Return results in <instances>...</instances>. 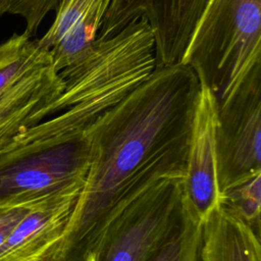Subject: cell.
<instances>
[{"label": "cell", "instance_id": "obj_1", "mask_svg": "<svg viewBox=\"0 0 261 261\" xmlns=\"http://www.w3.org/2000/svg\"><path fill=\"white\" fill-rule=\"evenodd\" d=\"M199 91L190 66H156L93 122L89 170L53 261H85L129 202L161 178L184 177Z\"/></svg>", "mask_w": 261, "mask_h": 261}, {"label": "cell", "instance_id": "obj_2", "mask_svg": "<svg viewBox=\"0 0 261 261\" xmlns=\"http://www.w3.org/2000/svg\"><path fill=\"white\" fill-rule=\"evenodd\" d=\"M132 88L88 74L68 80L57 113L19 134L0 151V206L83 188L91 160L88 129Z\"/></svg>", "mask_w": 261, "mask_h": 261}, {"label": "cell", "instance_id": "obj_3", "mask_svg": "<svg viewBox=\"0 0 261 261\" xmlns=\"http://www.w3.org/2000/svg\"><path fill=\"white\" fill-rule=\"evenodd\" d=\"M220 98L261 66V0H209L181 57Z\"/></svg>", "mask_w": 261, "mask_h": 261}, {"label": "cell", "instance_id": "obj_4", "mask_svg": "<svg viewBox=\"0 0 261 261\" xmlns=\"http://www.w3.org/2000/svg\"><path fill=\"white\" fill-rule=\"evenodd\" d=\"M64 82L50 52L27 33L0 44V151L19 134L55 114Z\"/></svg>", "mask_w": 261, "mask_h": 261}, {"label": "cell", "instance_id": "obj_5", "mask_svg": "<svg viewBox=\"0 0 261 261\" xmlns=\"http://www.w3.org/2000/svg\"><path fill=\"white\" fill-rule=\"evenodd\" d=\"M181 176L161 178L104 227L85 261H149L182 221Z\"/></svg>", "mask_w": 261, "mask_h": 261}, {"label": "cell", "instance_id": "obj_6", "mask_svg": "<svg viewBox=\"0 0 261 261\" xmlns=\"http://www.w3.org/2000/svg\"><path fill=\"white\" fill-rule=\"evenodd\" d=\"M219 193L261 172V66L217 99Z\"/></svg>", "mask_w": 261, "mask_h": 261}, {"label": "cell", "instance_id": "obj_7", "mask_svg": "<svg viewBox=\"0 0 261 261\" xmlns=\"http://www.w3.org/2000/svg\"><path fill=\"white\" fill-rule=\"evenodd\" d=\"M209 0H110L97 38H107L144 15L154 35L156 66L180 62Z\"/></svg>", "mask_w": 261, "mask_h": 261}, {"label": "cell", "instance_id": "obj_8", "mask_svg": "<svg viewBox=\"0 0 261 261\" xmlns=\"http://www.w3.org/2000/svg\"><path fill=\"white\" fill-rule=\"evenodd\" d=\"M217 99L200 84L182 178V202L194 220L203 222L219 203L216 165Z\"/></svg>", "mask_w": 261, "mask_h": 261}, {"label": "cell", "instance_id": "obj_9", "mask_svg": "<svg viewBox=\"0 0 261 261\" xmlns=\"http://www.w3.org/2000/svg\"><path fill=\"white\" fill-rule=\"evenodd\" d=\"M82 188L39 201L0 247V261H53Z\"/></svg>", "mask_w": 261, "mask_h": 261}, {"label": "cell", "instance_id": "obj_10", "mask_svg": "<svg viewBox=\"0 0 261 261\" xmlns=\"http://www.w3.org/2000/svg\"><path fill=\"white\" fill-rule=\"evenodd\" d=\"M110 0H62L55 18L37 39L47 49L59 72L81 58L94 44Z\"/></svg>", "mask_w": 261, "mask_h": 261}, {"label": "cell", "instance_id": "obj_11", "mask_svg": "<svg viewBox=\"0 0 261 261\" xmlns=\"http://www.w3.org/2000/svg\"><path fill=\"white\" fill-rule=\"evenodd\" d=\"M201 261H261L260 238L218 205L202 222Z\"/></svg>", "mask_w": 261, "mask_h": 261}, {"label": "cell", "instance_id": "obj_12", "mask_svg": "<svg viewBox=\"0 0 261 261\" xmlns=\"http://www.w3.org/2000/svg\"><path fill=\"white\" fill-rule=\"evenodd\" d=\"M218 205L242 220L260 238L261 172L220 192Z\"/></svg>", "mask_w": 261, "mask_h": 261}, {"label": "cell", "instance_id": "obj_13", "mask_svg": "<svg viewBox=\"0 0 261 261\" xmlns=\"http://www.w3.org/2000/svg\"><path fill=\"white\" fill-rule=\"evenodd\" d=\"M202 223L186 212L182 221L149 261H201Z\"/></svg>", "mask_w": 261, "mask_h": 261}, {"label": "cell", "instance_id": "obj_14", "mask_svg": "<svg viewBox=\"0 0 261 261\" xmlns=\"http://www.w3.org/2000/svg\"><path fill=\"white\" fill-rule=\"evenodd\" d=\"M62 0H11L7 13L19 15L25 21V30L33 37L50 11H56Z\"/></svg>", "mask_w": 261, "mask_h": 261}, {"label": "cell", "instance_id": "obj_15", "mask_svg": "<svg viewBox=\"0 0 261 261\" xmlns=\"http://www.w3.org/2000/svg\"><path fill=\"white\" fill-rule=\"evenodd\" d=\"M41 200L42 199L20 204L0 206V247L21 218Z\"/></svg>", "mask_w": 261, "mask_h": 261}, {"label": "cell", "instance_id": "obj_16", "mask_svg": "<svg viewBox=\"0 0 261 261\" xmlns=\"http://www.w3.org/2000/svg\"><path fill=\"white\" fill-rule=\"evenodd\" d=\"M10 2H11V0H0V17L4 13H7Z\"/></svg>", "mask_w": 261, "mask_h": 261}]
</instances>
